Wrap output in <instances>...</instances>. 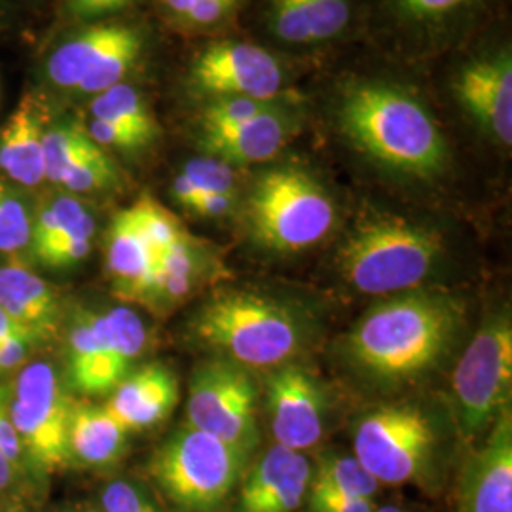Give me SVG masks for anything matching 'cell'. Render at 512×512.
Returning a JSON list of instances; mask_svg holds the SVG:
<instances>
[{"instance_id": "6da1fadb", "label": "cell", "mask_w": 512, "mask_h": 512, "mask_svg": "<svg viewBox=\"0 0 512 512\" xmlns=\"http://www.w3.org/2000/svg\"><path fill=\"white\" fill-rule=\"evenodd\" d=\"M334 120L351 147L397 175L431 181L448 169L450 148L437 118L399 84L351 82L334 103Z\"/></svg>"}, {"instance_id": "7a4b0ae2", "label": "cell", "mask_w": 512, "mask_h": 512, "mask_svg": "<svg viewBox=\"0 0 512 512\" xmlns=\"http://www.w3.org/2000/svg\"><path fill=\"white\" fill-rule=\"evenodd\" d=\"M458 327V308L433 293L397 294L368 311L348 336L353 363L382 380H408L437 365Z\"/></svg>"}, {"instance_id": "3957f363", "label": "cell", "mask_w": 512, "mask_h": 512, "mask_svg": "<svg viewBox=\"0 0 512 512\" xmlns=\"http://www.w3.org/2000/svg\"><path fill=\"white\" fill-rule=\"evenodd\" d=\"M442 247L435 228L393 213H372L346 238L338 264L359 293L403 294L418 289L435 270Z\"/></svg>"}, {"instance_id": "277c9868", "label": "cell", "mask_w": 512, "mask_h": 512, "mask_svg": "<svg viewBox=\"0 0 512 512\" xmlns=\"http://www.w3.org/2000/svg\"><path fill=\"white\" fill-rule=\"evenodd\" d=\"M194 334L236 365H285L302 344V325L293 311L262 294L213 296L194 319Z\"/></svg>"}, {"instance_id": "5b68a950", "label": "cell", "mask_w": 512, "mask_h": 512, "mask_svg": "<svg viewBox=\"0 0 512 512\" xmlns=\"http://www.w3.org/2000/svg\"><path fill=\"white\" fill-rule=\"evenodd\" d=\"M247 217L251 232L262 247L296 253L329 236L336 207L310 171L281 165L256 179Z\"/></svg>"}, {"instance_id": "8992f818", "label": "cell", "mask_w": 512, "mask_h": 512, "mask_svg": "<svg viewBox=\"0 0 512 512\" xmlns=\"http://www.w3.org/2000/svg\"><path fill=\"white\" fill-rule=\"evenodd\" d=\"M247 459L224 440L186 427L165 440L150 473L179 509L213 512L238 486Z\"/></svg>"}, {"instance_id": "52a82bcc", "label": "cell", "mask_w": 512, "mask_h": 512, "mask_svg": "<svg viewBox=\"0 0 512 512\" xmlns=\"http://www.w3.org/2000/svg\"><path fill=\"white\" fill-rule=\"evenodd\" d=\"M459 433L473 440L511 408L512 325L507 313L490 317L463 351L452 376Z\"/></svg>"}, {"instance_id": "ba28073f", "label": "cell", "mask_w": 512, "mask_h": 512, "mask_svg": "<svg viewBox=\"0 0 512 512\" xmlns=\"http://www.w3.org/2000/svg\"><path fill=\"white\" fill-rule=\"evenodd\" d=\"M437 435L427 414L412 404L382 406L355 431V458L380 484L420 482L429 475Z\"/></svg>"}, {"instance_id": "9c48e42d", "label": "cell", "mask_w": 512, "mask_h": 512, "mask_svg": "<svg viewBox=\"0 0 512 512\" xmlns=\"http://www.w3.org/2000/svg\"><path fill=\"white\" fill-rule=\"evenodd\" d=\"M147 346V330L129 308L84 313L69 330V380L84 395H107Z\"/></svg>"}, {"instance_id": "30bf717a", "label": "cell", "mask_w": 512, "mask_h": 512, "mask_svg": "<svg viewBox=\"0 0 512 512\" xmlns=\"http://www.w3.org/2000/svg\"><path fill=\"white\" fill-rule=\"evenodd\" d=\"M74 403L50 363H33L19 374L10 414L23 458L40 473H54L71 459L69 425Z\"/></svg>"}, {"instance_id": "8fae6325", "label": "cell", "mask_w": 512, "mask_h": 512, "mask_svg": "<svg viewBox=\"0 0 512 512\" xmlns=\"http://www.w3.org/2000/svg\"><path fill=\"white\" fill-rule=\"evenodd\" d=\"M188 421L249 458L258 439L255 382L228 359L203 363L190 380Z\"/></svg>"}, {"instance_id": "7c38bea8", "label": "cell", "mask_w": 512, "mask_h": 512, "mask_svg": "<svg viewBox=\"0 0 512 512\" xmlns=\"http://www.w3.org/2000/svg\"><path fill=\"white\" fill-rule=\"evenodd\" d=\"M198 92L217 97L277 101L285 86L283 65L268 50L238 40L215 42L194 59L190 69Z\"/></svg>"}, {"instance_id": "4fadbf2b", "label": "cell", "mask_w": 512, "mask_h": 512, "mask_svg": "<svg viewBox=\"0 0 512 512\" xmlns=\"http://www.w3.org/2000/svg\"><path fill=\"white\" fill-rule=\"evenodd\" d=\"M268 412L275 442L304 454L325 433V389L306 368H277L268 378Z\"/></svg>"}, {"instance_id": "5bb4252c", "label": "cell", "mask_w": 512, "mask_h": 512, "mask_svg": "<svg viewBox=\"0 0 512 512\" xmlns=\"http://www.w3.org/2000/svg\"><path fill=\"white\" fill-rule=\"evenodd\" d=\"M454 93L478 128L501 147L512 143V55L499 48L469 59L454 78Z\"/></svg>"}, {"instance_id": "9a60e30c", "label": "cell", "mask_w": 512, "mask_h": 512, "mask_svg": "<svg viewBox=\"0 0 512 512\" xmlns=\"http://www.w3.org/2000/svg\"><path fill=\"white\" fill-rule=\"evenodd\" d=\"M458 512H512V416L503 410L459 482Z\"/></svg>"}, {"instance_id": "2e32d148", "label": "cell", "mask_w": 512, "mask_h": 512, "mask_svg": "<svg viewBox=\"0 0 512 512\" xmlns=\"http://www.w3.org/2000/svg\"><path fill=\"white\" fill-rule=\"evenodd\" d=\"M311 463L302 452L272 446L241 484L238 512H294L308 497Z\"/></svg>"}, {"instance_id": "e0dca14e", "label": "cell", "mask_w": 512, "mask_h": 512, "mask_svg": "<svg viewBox=\"0 0 512 512\" xmlns=\"http://www.w3.org/2000/svg\"><path fill=\"white\" fill-rule=\"evenodd\" d=\"M293 135V118L274 105L251 120L226 128L200 129L205 156L230 165L262 164L272 160Z\"/></svg>"}, {"instance_id": "ac0fdd59", "label": "cell", "mask_w": 512, "mask_h": 512, "mask_svg": "<svg viewBox=\"0 0 512 512\" xmlns=\"http://www.w3.org/2000/svg\"><path fill=\"white\" fill-rule=\"evenodd\" d=\"M351 14V0H266L270 33L293 48H315L342 37Z\"/></svg>"}, {"instance_id": "d6986e66", "label": "cell", "mask_w": 512, "mask_h": 512, "mask_svg": "<svg viewBox=\"0 0 512 512\" xmlns=\"http://www.w3.org/2000/svg\"><path fill=\"white\" fill-rule=\"evenodd\" d=\"M179 399L175 374L164 365H147L128 374L112 391L107 412L128 431L165 420Z\"/></svg>"}, {"instance_id": "ffe728a7", "label": "cell", "mask_w": 512, "mask_h": 512, "mask_svg": "<svg viewBox=\"0 0 512 512\" xmlns=\"http://www.w3.org/2000/svg\"><path fill=\"white\" fill-rule=\"evenodd\" d=\"M156 258L158 253L141 232L131 209L120 211L109 228L107 272L122 300H141L154 277Z\"/></svg>"}, {"instance_id": "44dd1931", "label": "cell", "mask_w": 512, "mask_h": 512, "mask_svg": "<svg viewBox=\"0 0 512 512\" xmlns=\"http://www.w3.org/2000/svg\"><path fill=\"white\" fill-rule=\"evenodd\" d=\"M44 118L35 97H25L0 129V171L12 183L33 188L44 175Z\"/></svg>"}, {"instance_id": "7402d4cb", "label": "cell", "mask_w": 512, "mask_h": 512, "mask_svg": "<svg viewBox=\"0 0 512 512\" xmlns=\"http://www.w3.org/2000/svg\"><path fill=\"white\" fill-rule=\"evenodd\" d=\"M137 29L126 23H99L76 33L48 57L46 74L55 88L76 90L107 55Z\"/></svg>"}, {"instance_id": "603a6c76", "label": "cell", "mask_w": 512, "mask_h": 512, "mask_svg": "<svg viewBox=\"0 0 512 512\" xmlns=\"http://www.w3.org/2000/svg\"><path fill=\"white\" fill-rule=\"evenodd\" d=\"M0 308L33 330L38 340H48L57 332L59 302L54 289L21 264L0 266Z\"/></svg>"}, {"instance_id": "cb8c5ba5", "label": "cell", "mask_w": 512, "mask_h": 512, "mask_svg": "<svg viewBox=\"0 0 512 512\" xmlns=\"http://www.w3.org/2000/svg\"><path fill=\"white\" fill-rule=\"evenodd\" d=\"M215 272L217 270H209L200 245L186 236L173 247L158 253L154 277L139 304H145L152 310H169L179 306L198 289L205 277Z\"/></svg>"}, {"instance_id": "d4e9b609", "label": "cell", "mask_w": 512, "mask_h": 512, "mask_svg": "<svg viewBox=\"0 0 512 512\" xmlns=\"http://www.w3.org/2000/svg\"><path fill=\"white\" fill-rule=\"evenodd\" d=\"M128 439V429L120 425L103 406L76 404L69 425L71 459L101 467L116 461Z\"/></svg>"}, {"instance_id": "484cf974", "label": "cell", "mask_w": 512, "mask_h": 512, "mask_svg": "<svg viewBox=\"0 0 512 512\" xmlns=\"http://www.w3.org/2000/svg\"><path fill=\"white\" fill-rule=\"evenodd\" d=\"M90 114L93 120H103L118 128L128 129L145 141V145L158 137V124L148 110L145 97L126 82L95 95L90 103Z\"/></svg>"}, {"instance_id": "4316f807", "label": "cell", "mask_w": 512, "mask_h": 512, "mask_svg": "<svg viewBox=\"0 0 512 512\" xmlns=\"http://www.w3.org/2000/svg\"><path fill=\"white\" fill-rule=\"evenodd\" d=\"M380 482L355 456H329L311 471L308 494H338L374 497Z\"/></svg>"}, {"instance_id": "83f0119b", "label": "cell", "mask_w": 512, "mask_h": 512, "mask_svg": "<svg viewBox=\"0 0 512 512\" xmlns=\"http://www.w3.org/2000/svg\"><path fill=\"white\" fill-rule=\"evenodd\" d=\"M86 133L76 124H57L44 131V175L50 183L59 184L69 169L93 154L101 152Z\"/></svg>"}, {"instance_id": "f1b7e54d", "label": "cell", "mask_w": 512, "mask_h": 512, "mask_svg": "<svg viewBox=\"0 0 512 512\" xmlns=\"http://www.w3.org/2000/svg\"><path fill=\"white\" fill-rule=\"evenodd\" d=\"M95 226L92 211L73 196H57L33 220L31 247L37 253L55 239Z\"/></svg>"}, {"instance_id": "f546056e", "label": "cell", "mask_w": 512, "mask_h": 512, "mask_svg": "<svg viewBox=\"0 0 512 512\" xmlns=\"http://www.w3.org/2000/svg\"><path fill=\"white\" fill-rule=\"evenodd\" d=\"M397 16L410 27L444 29L475 8L476 0H391Z\"/></svg>"}, {"instance_id": "4dcf8cb0", "label": "cell", "mask_w": 512, "mask_h": 512, "mask_svg": "<svg viewBox=\"0 0 512 512\" xmlns=\"http://www.w3.org/2000/svg\"><path fill=\"white\" fill-rule=\"evenodd\" d=\"M129 209L156 253H162L188 236L181 228L179 220L152 198L145 196Z\"/></svg>"}, {"instance_id": "1f68e13d", "label": "cell", "mask_w": 512, "mask_h": 512, "mask_svg": "<svg viewBox=\"0 0 512 512\" xmlns=\"http://www.w3.org/2000/svg\"><path fill=\"white\" fill-rule=\"evenodd\" d=\"M118 184V171L112 164L105 150L93 154L92 158L82 160L65 173V177L59 181V186L65 188L71 194H90L107 190Z\"/></svg>"}, {"instance_id": "d6a6232c", "label": "cell", "mask_w": 512, "mask_h": 512, "mask_svg": "<svg viewBox=\"0 0 512 512\" xmlns=\"http://www.w3.org/2000/svg\"><path fill=\"white\" fill-rule=\"evenodd\" d=\"M277 105L275 101H258L249 97H217L200 116V129L226 128L251 120Z\"/></svg>"}, {"instance_id": "836d02e7", "label": "cell", "mask_w": 512, "mask_h": 512, "mask_svg": "<svg viewBox=\"0 0 512 512\" xmlns=\"http://www.w3.org/2000/svg\"><path fill=\"white\" fill-rule=\"evenodd\" d=\"M181 173L200 192L236 194L238 188L234 165L226 164L213 156H202L186 162Z\"/></svg>"}, {"instance_id": "e575fe53", "label": "cell", "mask_w": 512, "mask_h": 512, "mask_svg": "<svg viewBox=\"0 0 512 512\" xmlns=\"http://www.w3.org/2000/svg\"><path fill=\"white\" fill-rule=\"evenodd\" d=\"M95 228L74 232L71 236L55 239L42 247L35 255L44 266L50 268H71L82 262L92 251V239Z\"/></svg>"}, {"instance_id": "d590c367", "label": "cell", "mask_w": 512, "mask_h": 512, "mask_svg": "<svg viewBox=\"0 0 512 512\" xmlns=\"http://www.w3.org/2000/svg\"><path fill=\"white\" fill-rule=\"evenodd\" d=\"M103 512H162L143 488L128 480H116L101 494Z\"/></svg>"}, {"instance_id": "8d00e7d4", "label": "cell", "mask_w": 512, "mask_h": 512, "mask_svg": "<svg viewBox=\"0 0 512 512\" xmlns=\"http://www.w3.org/2000/svg\"><path fill=\"white\" fill-rule=\"evenodd\" d=\"M86 133L90 135L93 143L101 148H120V150H135V148L147 147L145 141H141L137 135L124 128H118L110 122L103 120H90L86 126Z\"/></svg>"}, {"instance_id": "74e56055", "label": "cell", "mask_w": 512, "mask_h": 512, "mask_svg": "<svg viewBox=\"0 0 512 512\" xmlns=\"http://www.w3.org/2000/svg\"><path fill=\"white\" fill-rule=\"evenodd\" d=\"M10 399H12L10 389L0 387V450L18 469L25 458H23V448L10 414Z\"/></svg>"}, {"instance_id": "f35d334b", "label": "cell", "mask_w": 512, "mask_h": 512, "mask_svg": "<svg viewBox=\"0 0 512 512\" xmlns=\"http://www.w3.org/2000/svg\"><path fill=\"white\" fill-rule=\"evenodd\" d=\"M311 512H374L372 497H349L338 494H308Z\"/></svg>"}, {"instance_id": "ab89813d", "label": "cell", "mask_w": 512, "mask_h": 512, "mask_svg": "<svg viewBox=\"0 0 512 512\" xmlns=\"http://www.w3.org/2000/svg\"><path fill=\"white\" fill-rule=\"evenodd\" d=\"M238 4L239 0H198L184 16V21L198 27H211L230 18L236 12Z\"/></svg>"}, {"instance_id": "60d3db41", "label": "cell", "mask_w": 512, "mask_h": 512, "mask_svg": "<svg viewBox=\"0 0 512 512\" xmlns=\"http://www.w3.org/2000/svg\"><path fill=\"white\" fill-rule=\"evenodd\" d=\"M236 203V194H219V192H202L192 205V213L205 219H220L232 213Z\"/></svg>"}, {"instance_id": "b9f144b4", "label": "cell", "mask_w": 512, "mask_h": 512, "mask_svg": "<svg viewBox=\"0 0 512 512\" xmlns=\"http://www.w3.org/2000/svg\"><path fill=\"white\" fill-rule=\"evenodd\" d=\"M33 344H37L33 336H12L0 342V374L23 365Z\"/></svg>"}, {"instance_id": "7bdbcfd3", "label": "cell", "mask_w": 512, "mask_h": 512, "mask_svg": "<svg viewBox=\"0 0 512 512\" xmlns=\"http://www.w3.org/2000/svg\"><path fill=\"white\" fill-rule=\"evenodd\" d=\"M12 336H33L37 342H40L37 338V334L33 330L23 327L21 323H18L16 319H12L6 311L0 308V342L12 338Z\"/></svg>"}, {"instance_id": "ee69618b", "label": "cell", "mask_w": 512, "mask_h": 512, "mask_svg": "<svg viewBox=\"0 0 512 512\" xmlns=\"http://www.w3.org/2000/svg\"><path fill=\"white\" fill-rule=\"evenodd\" d=\"M69 10L76 19L101 16V0H69Z\"/></svg>"}, {"instance_id": "f6af8a7d", "label": "cell", "mask_w": 512, "mask_h": 512, "mask_svg": "<svg viewBox=\"0 0 512 512\" xmlns=\"http://www.w3.org/2000/svg\"><path fill=\"white\" fill-rule=\"evenodd\" d=\"M16 473H18V469L10 463V459L6 458L0 450V492L8 490L12 486Z\"/></svg>"}, {"instance_id": "bcb514c9", "label": "cell", "mask_w": 512, "mask_h": 512, "mask_svg": "<svg viewBox=\"0 0 512 512\" xmlns=\"http://www.w3.org/2000/svg\"><path fill=\"white\" fill-rule=\"evenodd\" d=\"M165 4V8L175 14L177 18H183L190 12V8L198 2V0H162Z\"/></svg>"}, {"instance_id": "7dc6e473", "label": "cell", "mask_w": 512, "mask_h": 512, "mask_svg": "<svg viewBox=\"0 0 512 512\" xmlns=\"http://www.w3.org/2000/svg\"><path fill=\"white\" fill-rule=\"evenodd\" d=\"M133 0H101V16L126 8Z\"/></svg>"}, {"instance_id": "c3c4849f", "label": "cell", "mask_w": 512, "mask_h": 512, "mask_svg": "<svg viewBox=\"0 0 512 512\" xmlns=\"http://www.w3.org/2000/svg\"><path fill=\"white\" fill-rule=\"evenodd\" d=\"M374 512H406L403 509H399V507H382V509H376Z\"/></svg>"}, {"instance_id": "681fc988", "label": "cell", "mask_w": 512, "mask_h": 512, "mask_svg": "<svg viewBox=\"0 0 512 512\" xmlns=\"http://www.w3.org/2000/svg\"><path fill=\"white\" fill-rule=\"evenodd\" d=\"M82 512H97V511H82Z\"/></svg>"}, {"instance_id": "f907efd6", "label": "cell", "mask_w": 512, "mask_h": 512, "mask_svg": "<svg viewBox=\"0 0 512 512\" xmlns=\"http://www.w3.org/2000/svg\"><path fill=\"white\" fill-rule=\"evenodd\" d=\"M12 512H21V511H12Z\"/></svg>"}]
</instances>
